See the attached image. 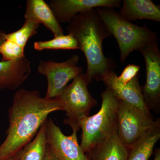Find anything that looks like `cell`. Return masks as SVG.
I'll return each mask as SVG.
<instances>
[{"label":"cell","mask_w":160,"mask_h":160,"mask_svg":"<svg viewBox=\"0 0 160 160\" xmlns=\"http://www.w3.org/2000/svg\"><path fill=\"white\" fill-rule=\"evenodd\" d=\"M63 110L57 98H43L37 90L16 92L9 110V125L6 139L0 146V160L15 156L37 134L53 112Z\"/></svg>","instance_id":"obj_1"},{"label":"cell","mask_w":160,"mask_h":160,"mask_svg":"<svg viewBox=\"0 0 160 160\" xmlns=\"http://www.w3.org/2000/svg\"><path fill=\"white\" fill-rule=\"evenodd\" d=\"M77 41L78 49L85 55L87 63L86 74L89 84L92 80L102 81L116 67L114 60L106 58L103 43L111 36L97 9L80 13L73 18L66 27Z\"/></svg>","instance_id":"obj_2"},{"label":"cell","mask_w":160,"mask_h":160,"mask_svg":"<svg viewBox=\"0 0 160 160\" xmlns=\"http://www.w3.org/2000/svg\"><path fill=\"white\" fill-rule=\"evenodd\" d=\"M101 96L102 104L99 111L84 118L79 122L82 130L80 146L86 154L117 132L120 99L108 87Z\"/></svg>","instance_id":"obj_3"},{"label":"cell","mask_w":160,"mask_h":160,"mask_svg":"<svg viewBox=\"0 0 160 160\" xmlns=\"http://www.w3.org/2000/svg\"><path fill=\"white\" fill-rule=\"evenodd\" d=\"M97 10L109 33L117 42L122 63L134 50L139 52L158 40L156 32L148 26H138L125 20L114 9L99 8Z\"/></svg>","instance_id":"obj_4"},{"label":"cell","mask_w":160,"mask_h":160,"mask_svg":"<svg viewBox=\"0 0 160 160\" xmlns=\"http://www.w3.org/2000/svg\"><path fill=\"white\" fill-rule=\"evenodd\" d=\"M89 84L86 73L82 72L56 97L61 102L63 111L66 112L64 123L72 129L79 130L80 121L89 116L92 108L97 104V100L89 93Z\"/></svg>","instance_id":"obj_5"},{"label":"cell","mask_w":160,"mask_h":160,"mask_svg":"<svg viewBox=\"0 0 160 160\" xmlns=\"http://www.w3.org/2000/svg\"><path fill=\"white\" fill-rule=\"evenodd\" d=\"M154 122L150 111L143 110L120 100L117 135L128 149H131L146 134Z\"/></svg>","instance_id":"obj_6"},{"label":"cell","mask_w":160,"mask_h":160,"mask_svg":"<svg viewBox=\"0 0 160 160\" xmlns=\"http://www.w3.org/2000/svg\"><path fill=\"white\" fill-rule=\"evenodd\" d=\"M79 60V56L74 54L64 62H56L51 60L40 61L38 72L45 76L47 80L45 97L56 98L71 80L82 73V67L78 66Z\"/></svg>","instance_id":"obj_7"},{"label":"cell","mask_w":160,"mask_h":160,"mask_svg":"<svg viewBox=\"0 0 160 160\" xmlns=\"http://www.w3.org/2000/svg\"><path fill=\"white\" fill-rule=\"evenodd\" d=\"M158 40L140 50L146 63V82L142 87L147 109L159 113L160 109V51Z\"/></svg>","instance_id":"obj_8"},{"label":"cell","mask_w":160,"mask_h":160,"mask_svg":"<svg viewBox=\"0 0 160 160\" xmlns=\"http://www.w3.org/2000/svg\"><path fill=\"white\" fill-rule=\"evenodd\" d=\"M72 130L70 135H65L52 119L47 120L46 128L47 146L59 160H89L78 142V130Z\"/></svg>","instance_id":"obj_9"},{"label":"cell","mask_w":160,"mask_h":160,"mask_svg":"<svg viewBox=\"0 0 160 160\" xmlns=\"http://www.w3.org/2000/svg\"><path fill=\"white\" fill-rule=\"evenodd\" d=\"M121 0H51L49 6L60 23H69L80 13L99 8L115 9L122 6Z\"/></svg>","instance_id":"obj_10"},{"label":"cell","mask_w":160,"mask_h":160,"mask_svg":"<svg viewBox=\"0 0 160 160\" xmlns=\"http://www.w3.org/2000/svg\"><path fill=\"white\" fill-rule=\"evenodd\" d=\"M31 62L26 57L0 62V91L15 90L22 86L31 73Z\"/></svg>","instance_id":"obj_11"},{"label":"cell","mask_w":160,"mask_h":160,"mask_svg":"<svg viewBox=\"0 0 160 160\" xmlns=\"http://www.w3.org/2000/svg\"><path fill=\"white\" fill-rule=\"evenodd\" d=\"M117 75L113 71L107 74L103 81L107 87L120 100L143 110L149 111L143 99L142 87L139 82V73L125 86H122L117 82Z\"/></svg>","instance_id":"obj_12"},{"label":"cell","mask_w":160,"mask_h":160,"mask_svg":"<svg viewBox=\"0 0 160 160\" xmlns=\"http://www.w3.org/2000/svg\"><path fill=\"white\" fill-rule=\"evenodd\" d=\"M24 17L33 19L52 32L54 37L62 35L64 30L49 4L44 0H27Z\"/></svg>","instance_id":"obj_13"},{"label":"cell","mask_w":160,"mask_h":160,"mask_svg":"<svg viewBox=\"0 0 160 160\" xmlns=\"http://www.w3.org/2000/svg\"><path fill=\"white\" fill-rule=\"evenodd\" d=\"M118 13L130 22L138 20L160 22V6L151 0H123Z\"/></svg>","instance_id":"obj_14"},{"label":"cell","mask_w":160,"mask_h":160,"mask_svg":"<svg viewBox=\"0 0 160 160\" xmlns=\"http://www.w3.org/2000/svg\"><path fill=\"white\" fill-rule=\"evenodd\" d=\"M129 150L120 141L117 132L86 154L89 160H127Z\"/></svg>","instance_id":"obj_15"},{"label":"cell","mask_w":160,"mask_h":160,"mask_svg":"<svg viewBox=\"0 0 160 160\" xmlns=\"http://www.w3.org/2000/svg\"><path fill=\"white\" fill-rule=\"evenodd\" d=\"M160 138V118L155 120L151 128L129 150L127 160H149Z\"/></svg>","instance_id":"obj_16"},{"label":"cell","mask_w":160,"mask_h":160,"mask_svg":"<svg viewBox=\"0 0 160 160\" xmlns=\"http://www.w3.org/2000/svg\"><path fill=\"white\" fill-rule=\"evenodd\" d=\"M47 120L42 125L34 139L18 154V160H43L46 155L47 144L46 128Z\"/></svg>","instance_id":"obj_17"},{"label":"cell","mask_w":160,"mask_h":160,"mask_svg":"<svg viewBox=\"0 0 160 160\" xmlns=\"http://www.w3.org/2000/svg\"><path fill=\"white\" fill-rule=\"evenodd\" d=\"M37 51L44 50H73L78 49L77 41L70 34L55 37L47 41H37L33 44Z\"/></svg>","instance_id":"obj_18"},{"label":"cell","mask_w":160,"mask_h":160,"mask_svg":"<svg viewBox=\"0 0 160 160\" xmlns=\"http://www.w3.org/2000/svg\"><path fill=\"white\" fill-rule=\"evenodd\" d=\"M40 25L33 19H26L19 29L10 33H6L5 38L14 42L25 49L29 39L38 33Z\"/></svg>","instance_id":"obj_19"},{"label":"cell","mask_w":160,"mask_h":160,"mask_svg":"<svg viewBox=\"0 0 160 160\" xmlns=\"http://www.w3.org/2000/svg\"><path fill=\"white\" fill-rule=\"evenodd\" d=\"M25 49L17 44L6 40L0 45V54L2 56V61H15L25 57Z\"/></svg>","instance_id":"obj_20"},{"label":"cell","mask_w":160,"mask_h":160,"mask_svg":"<svg viewBox=\"0 0 160 160\" xmlns=\"http://www.w3.org/2000/svg\"><path fill=\"white\" fill-rule=\"evenodd\" d=\"M140 66L129 64L124 68L119 76L116 77L117 82L122 86H125L139 74Z\"/></svg>","instance_id":"obj_21"},{"label":"cell","mask_w":160,"mask_h":160,"mask_svg":"<svg viewBox=\"0 0 160 160\" xmlns=\"http://www.w3.org/2000/svg\"><path fill=\"white\" fill-rule=\"evenodd\" d=\"M43 160H59L47 146L46 155Z\"/></svg>","instance_id":"obj_22"},{"label":"cell","mask_w":160,"mask_h":160,"mask_svg":"<svg viewBox=\"0 0 160 160\" xmlns=\"http://www.w3.org/2000/svg\"><path fill=\"white\" fill-rule=\"evenodd\" d=\"M6 34V32L3 30L0 29V45L4 42V41L6 40L5 38V35Z\"/></svg>","instance_id":"obj_23"},{"label":"cell","mask_w":160,"mask_h":160,"mask_svg":"<svg viewBox=\"0 0 160 160\" xmlns=\"http://www.w3.org/2000/svg\"><path fill=\"white\" fill-rule=\"evenodd\" d=\"M153 160H160V149H156L155 156Z\"/></svg>","instance_id":"obj_24"},{"label":"cell","mask_w":160,"mask_h":160,"mask_svg":"<svg viewBox=\"0 0 160 160\" xmlns=\"http://www.w3.org/2000/svg\"><path fill=\"white\" fill-rule=\"evenodd\" d=\"M6 160H18V154L17 155L9 159H7Z\"/></svg>","instance_id":"obj_25"}]
</instances>
